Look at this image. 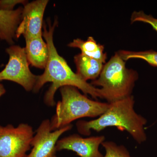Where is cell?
Wrapping results in <instances>:
<instances>
[{
	"label": "cell",
	"instance_id": "cell-7",
	"mask_svg": "<svg viewBox=\"0 0 157 157\" xmlns=\"http://www.w3.org/2000/svg\"><path fill=\"white\" fill-rule=\"evenodd\" d=\"M72 127L70 124L52 131L50 121H42L31 142L32 151L25 157H57L56 145L59 138L65 132L71 130Z\"/></svg>",
	"mask_w": 157,
	"mask_h": 157
},
{
	"label": "cell",
	"instance_id": "cell-16",
	"mask_svg": "<svg viewBox=\"0 0 157 157\" xmlns=\"http://www.w3.org/2000/svg\"><path fill=\"white\" fill-rule=\"evenodd\" d=\"M131 22L141 21L149 24L157 32V19L151 15H147L143 11H135L132 13Z\"/></svg>",
	"mask_w": 157,
	"mask_h": 157
},
{
	"label": "cell",
	"instance_id": "cell-1",
	"mask_svg": "<svg viewBox=\"0 0 157 157\" xmlns=\"http://www.w3.org/2000/svg\"><path fill=\"white\" fill-rule=\"evenodd\" d=\"M57 23L56 20L53 25L48 21V29L45 24L43 26L42 35L48 45V58L44 73L37 76L33 91L37 93L45 83L52 82V84L45 93L44 99L45 104L49 106L55 105L54 96L57 90L66 86L76 87L81 90L85 94L90 95L97 99L99 98L98 88L84 81L74 73L63 58L58 53L53 42V33Z\"/></svg>",
	"mask_w": 157,
	"mask_h": 157
},
{
	"label": "cell",
	"instance_id": "cell-8",
	"mask_svg": "<svg viewBox=\"0 0 157 157\" xmlns=\"http://www.w3.org/2000/svg\"><path fill=\"white\" fill-rule=\"evenodd\" d=\"M48 2V0H37L24 6L16 38L23 36L26 39L42 36L43 15Z\"/></svg>",
	"mask_w": 157,
	"mask_h": 157
},
{
	"label": "cell",
	"instance_id": "cell-17",
	"mask_svg": "<svg viewBox=\"0 0 157 157\" xmlns=\"http://www.w3.org/2000/svg\"><path fill=\"white\" fill-rule=\"evenodd\" d=\"M28 2L24 0H1L0 1V10L11 11L14 10V8L18 4L26 5Z\"/></svg>",
	"mask_w": 157,
	"mask_h": 157
},
{
	"label": "cell",
	"instance_id": "cell-14",
	"mask_svg": "<svg viewBox=\"0 0 157 157\" xmlns=\"http://www.w3.org/2000/svg\"><path fill=\"white\" fill-rule=\"evenodd\" d=\"M117 53L125 61L131 59H142L151 66L157 67V52L155 51L135 52L122 50L118 51Z\"/></svg>",
	"mask_w": 157,
	"mask_h": 157
},
{
	"label": "cell",
	"instance_id": "cell-5",
	"mask_svg": "<svg viewBox=\"0 0 157 157\" xmlns=\"http://www.w3.org/2000/svg\"><path fill=\"white\" fill-rule=\"evenodd\" d=\"M9 54V62L0 72V82L9 80L19 84L27 91L33 90L37 76L31 72L25 48L11 45L6 50Z\"/></svg>",
	"mask_w": 157,
	"mask_h": 157
},
{
	"label": "cell",
	"instance_id": "cell-3",
	"mask_svg": "<svg viewBox=\"0 0 157 157\" xmlns=\"http://www.w3.org/2000/svg\"><path fill=\"white\" fill-rule=\"evenodd\" d=\"M138 78L137 71L127 68L125 61L116 52L104 65L98 78L90 84L101 86L98 88V97L110 104L132 95Z\"/></svg>",
	"mask_w": 157,
	"mask_h": 157
},
{
	"label": "cell",
	"instance_id": "cell-12",
	"mask_svg": "<svg viewBox=\"0 0 157 157\" xmlns=\"http://www.w3.org/2000/svg\"><path fill=\"white\" fill-rule=\"evenodd\" d=\"M76 67V74L84 81L97 79L104 67L103 63L82 53L74 56Z\"/></svg>",
	"mask_w": 157,
	"mask_h": 157
},
{
	"label": "cell",
	"instance_id": "cell-10",
	"mask_svg": "<svg viewBox=\"0 0 157 157\" xmlns=\"http://www.w3.org/2000/svg\"><path fill=\"white\" fill-rule=\"evenodd\" d=\"M42 37L25 39V48L29 63L36 68L45 69L48 62V49Z\"/></svg>",
	"mask_w": 157,
	"mask_h": 157
},
{
	"label": "cell",
	"instance_id": "cell-2",
	"mask_svg": "<svg viewBox=\"0 0 157 157\" xmlns=\"http://www.w3.org/2000/svg\"><path fill=\"white\" fill-rule=\"evenodd\" d=\"M135 102L134 97L131 95L110 103L107 110L98 118L77 122V131L81 135L89 136L91 130L99 132L107 127H116L128 132L137 143H143L147 139L144 126L147 121L135 112Z\"/></svg>",
	"mask_w": 157,
	"mask_h": 157
},
{
	"label": "cell",
	"instance_id": "cell-15",
	"mask_svg": "<svg viewBox=\"0 0 157 157\" xmlns=\"http://www.w3.org/2000/svg\"><path fill=\"white\" fill-rule=\"evenodd\" d=\"M101 145L106 151V154L103 157H132L125 147L118 145L113 141L105 140Z\"/></svg>",
	"mask_w": 157,
	"mask_h": 157
},
{
	"label": "cell",
	"instance_id": "cell-13",
	"mask_svg": "<svg viewBox=\"0 0 157 157\" xmlns=\"http://www.w3.org/2000/svg\"><path fill=\"white\" fill-rule=\"evenodd\" d=\"M68 46L80 49L81 53L104 63L106 62L107 55L104 52V45L97 43L92 36L88 37L87 40L80 39H74L73 42L68 44Z\"/></svg>",
	"mask_w": 157,
	"mask_h": 157
},
{
	"label": "cell",
	"instance_id": "cell-11",
	"mask_svg": "<svg viewBox=\"0 0 157 157\" xmlns=\"http://www.w3.org/2000/svg\"><path fill=\"white\" fill-rule=\"evenodd\" d=\"M22 7L11 11L0 10V39L10 44L14 42L23 11Z\"/></svg>",
	"mask_w": 157,
	"mask_h": 157
},
{
	"label": "cell",
	"instance_id": "cell-6",
	"mask_svg": "<svg viewBox=\"0 0 157 157\" xmlns=\"http://www.w3.org/2000/svg\"><path fill=\"white\" fill-rule=\"evenodd\" d=\"M32 127L27 124L0 125V157H25L34 137Z\"/></svg>",
	"mask_w": 157,
	"mask_h": 157
},
{
	"label": "cell",
	"instance_id": "cell-9",
	"mask_svg": "<svg viewBox=\"0 0 157 157\" xmlns=\"http://www.w3.org/2000/svg\"><path fill=\"white\" fill-rule=\"evenodd\" d=\"M105 140L103 135L84 138L77 134H73L58 140L56 151H72L80 157H103L99 147Z\"/></svg>",
	"mask_w": 157,
	"mask_h": 157
},
{
	"label": "cell",
	"instance_id": "cell-18",
	"mask_svg": "<svg viewBox=\"0 0 157 157\" xmlns=\"http://www.w3.org/2000/svg\"><path fill=\"white\" fill-rule=\"evenodd\" d=\"M6 93V90L4 86L0 83V98Z\"/></svg>",
	"mask_w": 157,
	"mask_h": 157
},
{
	"label": "cell",
	"instance_id": "cell-4",
	"mask_svg": "<svg viewBox=\"0 0 157 157\" xmlns=\"http://www.w3.org/2000/svg\"><path fill=\"white\" fill-rule=\"evenodd\" d=\"M60 91L62 100L57 103L56 114L50 121L52 131L69 125L81 118L100 117L109 107V103L90 100L74 86H63Z\"/></svg>",
	"mask_w": 157,
	"mask_h": 157
}]
</instances>
